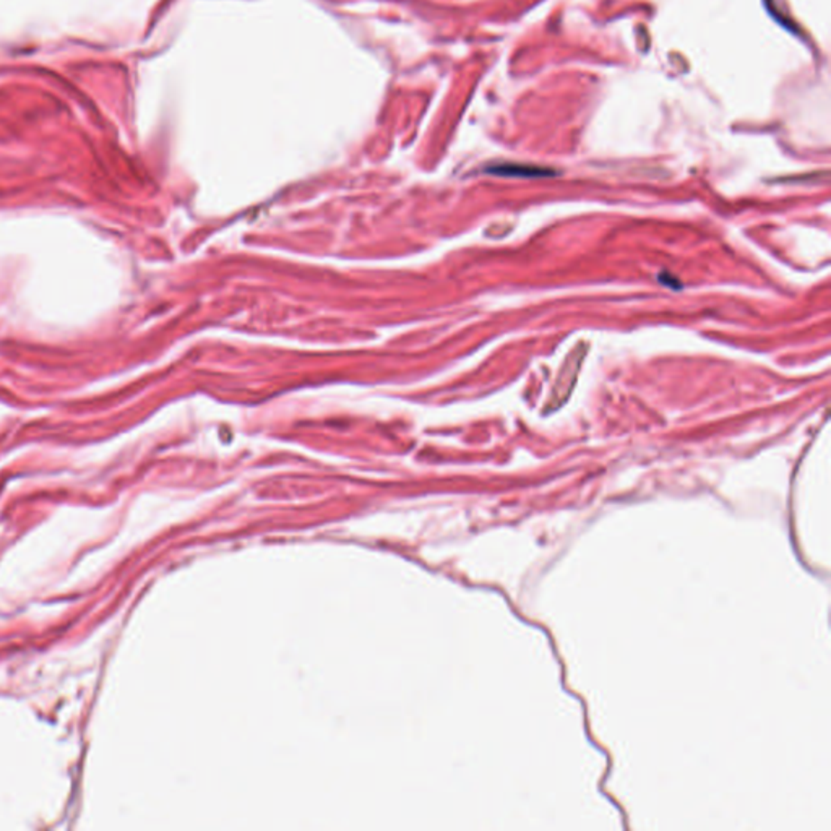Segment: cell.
Masks as SVG:
<instances>
[{"mask_svg": "<svg viewBox=\"0 0 831 831\" xmlns=\"http://www.w3.org/2000/svg\"><path fill=\"white\" fill-rule=\"evenodd\" d=\"M491 173L499 174V176H509V177H551L554 176V171L547 169V167H541V166H531V165H501L494 166L491 169Z\"/></svg>", "mask_w": 831, "mask_h": 831, "instance_id": "obj_1", "label": "cell"}]
</instances>
